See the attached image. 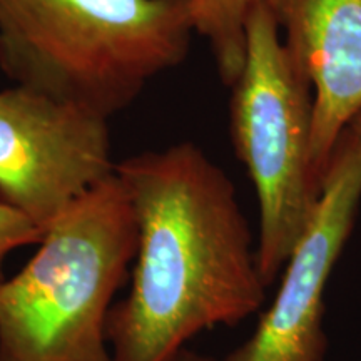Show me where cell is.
Wrapping results in <instances>:
<instances>
[{"label": "cell", "mask_w": 361, "mask_h": 361, "mask_svg": "<svg viewBox=\"0 0 361 361\" xmlns=\"http://www.w3.org/2000/svg\"><path fill=\"white\" fill-rule=\"evenodd\" d=\"M188 0H0V67L16 84L104 117L183 64Z\"/></svg>", "instance_id": "obj_2"}, {"label": "cell", "mask_w": 361, "mask_h": 361, "mask_svg": "<svg viewBox=\"0 0 361 361\" xmlns=\"http://www.w3.org/2000/svg\"><path fill=\"white\" fill-rule=\"evenodd\" d=\"M44 231L16 207L0 201V281H4V263L8 252L19 247L39 245Z\"/></svg>", "instance_id": "obj_9"}, {"label": "cell", "mask_w": 361, "mask_h": 361, "mask_svg": "<svg viewBox=\"0 0 361 361\" xmlns=\"http://www.w3.org/2000/svg\"><path fill=\"white\" fill-rule=\"evenodd\" d=\"M137 219L130 290L106 322L112 361H178L216 326L266 305L256 239L234 183L191 141L116 162Z\"/></svg>", "instance_id": "obj_1"}, {"label": "cell", "mask_w": 361, "mask_h": 361, "mask_svg": "<svg viewBox=\"0 0 361 361\" xmlns=\"http://www.w3.org/2000/svg\"><path fill=\"white\" fill-rule=\"evenodd\" d=\"M135 250L134 206L114 171L45 229L16 276L0 281V361H112L107 314Z\"/></svg>", "instance_id": "obj_3"}, {"label": "cell", "mask_w": 361, "mask_h": 361, "mask_svg": "<svg viewBox=\"0 0 361 361\" xmlns=\"http://www.w3.org/2000/svg\"><path fill=\"white\" fill-rule=\"evenodd\" d=\"M114 171L109 117L29 85L0 90V201L42 231Z\"/></svg>", "instance_id": "obj_5"}, {"label": "cell", "mask_w": 361, "mask_h": 361, "mask_svg": "<svg viewBox=\"0 0 361 361\" xmlns=\"http://www.w3.org/2000/svg\"><path fill=\"white\" fill-rule=\"evenodd\" d=\"M313 90L311 164L323 180L340 135L361 112V0H264Z\"/></svg>", "instance_id": "obj_7"}, {"label": "cell", "mask_w": 361, "mask_h": 361, "mask_svg": "<svg viewBox=\"0 0 361 361\" xmlns=\"http://www.w3.org/2000/svg\"><path fill=\"white\" fill-rule=\"evenodd\" d=\"M178 361H213L211 358H207L204 355H200L196 353V351H189V350H184L183 353L179 355Z\"/></svg>", "instance_id": "obj_10"}, {"label": "cell", "mask_w": 361, "mask_h": 361, "mask_svg": "<svg viewBox=\"0 0 361 361\" xmlns=\"http://www.w3.org/2000/svg\"><path fill=\"white\" fill-rule=\"evenodd\" d=\"M231 90L229 133L258 197L256 252L269 288L310 223L322 180L311 164L313 90L264 0L247 17L245 64Z\"/></svg>", "instance_id": "obj_4"}, {"label": "cell", "mask_w": 361, "mask_h": 361, "mask_svg": "<svg viewBox=\"0 0 361 361\" xmlns=\"http://www.w3.org/2000/svg\"><path fill=\"white\" fill-rule=\"evenodd\" d=\"M361 206V133L348 126L324 171L310 223L255 331L223 361H324L326 288Z\"/></svg>", "instance_id": "obj_6"}, {"label": "cell", "mask_w": 361, "mask_h": 361, "mask_svg": "<svg viewBox=\"0 0 361 361\" xmlns=\"http://www.w3.org/2000/svg\"><path fill=\"white\" fill-rule=\"evenodd\" d=\"M350 126H351V128H355L356 130H360V133H361V112H360L358 116L355 117V119H353V123H351Z\"/></svg>", "instance_id": "obj_11"}, {"label": "cell", "mask_w": 361, "mask_h": 361, "mask_svg": "<svg viewBox=\"0 0 361 361\" xmlns=\"http://www.w3.org/2000/svg\"><path fill=\"white\" fill-rule=\"evenodd\" d=\"M258 0H188L194 32L202 35L223 82H236L246 56V22Z\"/></svg>", "instance_id": "obj_8"}]
</instances>
